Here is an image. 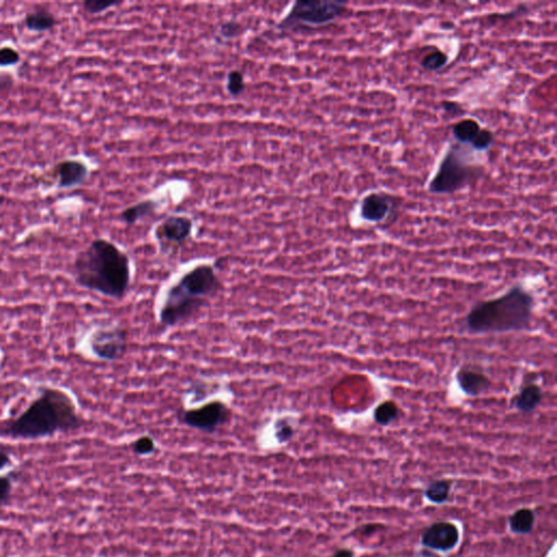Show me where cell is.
<instances>
[{"label":"cell","instance_id":"6da1fadb","mask_svg":"<svg viewBox=\"0 0 557 557\" xmlns=\"http://www.w3.org/2000/svg\"><path fill=\"white\" fill-rule=\"evenodd\" d=\"M83 425L84 421L68 393L56 387H41L39 396L20 415L0 421V436L37 440L78 430Z\"/></svg>","mask_w":557,"mask_h":557},{"label":"cell","instance_id":"7a4b0ae2","mask_svg":"<svg viewBox=\"0 0 557 557\" xmlns=\"http://www.w3.org/2000/svg\"><path fill=\"white\" fill-rule=\"evenodd\" d=\"M72 274L83 289L122 299L131 285V261L114 243L96 239L77 255Z\"/></svg>","mask_w":557,"mask_h":557},{"label":"cell","instance_id":"3957f363","mask_svg":"<svg viewBox=\"0 0 557 557\" xmlns=\"http://www.w3.org/2000/svg\"><path fill=\"white\" fill-rule=\"evenodd\" d=\"M534 307V295L516 284L505 294L475 305L465 318V325L474 334L530 330Z\"/></svg>","mask_w":557,"mask_h":557},{"label":"cell","instance_id":"277c9868","mask_svg":"<svg viewBox=\"0 0 557 557\" xmlns=\"http://www.w3.org/2000/svg\"><path fill=\"white\" fill-rule=\"evenodd\" d=\"M222 289V282L212 265H199L188 271L165 294L159 321L172 328L188 321L208 304Z\"/></svg>","mask_w":557,"mask_h":557},{"label":"cell","instance_id":"5b68a950","mask_svg":"<svg viewBox=\"0 0 557 557\" xmlns=\"http://www.w3.org/2000/svg\"><path fill=\"white\" fill-rule=\"evenodd\" d=\"M346 6V1H295L276 29L299 33L328 26L343 14Z\"/></svg>","mask_w":557,"mask_h":557},{"label":"cell","instance_id":"8992f818","mask_svg":"<svg viewBox=\"0 0 557 557\" xmlns=\"http://www.w3.org/2000/svg\"><path fill=\"white\" fill-rule=\"evenodd\" d=\"M475 172L457 146H452L438 165L436 176L429 184L431 193L453 194L469 185Z\"/></svg>","mask_w":557,"mask_h":557},{"label":"cell","instance_id":"52a82bcc","mask_svg":"<svg viewBox=\"0 0 557 557\" xmlns=\"http://www.w3.org/2000/svg\"><path fill=\"white\" fill-rule=\"evenodd\" d=\"M229 407L221 401H212L201 407L188 409L182 414V421L192 429L212 434L230 419Z\"/></svg>","mask_w":557,"mask_h":557},{"label":"cell","instance_id":"ba28073f","mask_svg":"<svg viewBox=\"0 0 557 557\" xmlns=\"http://www.w3.org/2000/svg\"><path fill=\"white\" fill-rule=\"evenodd\" d=\"M92 353L105 361L121 359L128 348V332L120 327L96 330L90 340Z\"/></svg>","mask_w":557,"mask_h":557},{"label":"cell","instance_id":"9c48e42d","mask_svg":"<svg viewBox=\"0 0 557 557\" xmlns=\"http://www.w3.org/2000/svg\"><path fill=\"white\" fill-rule=\"evenodd\" d=\"M193 220L185 216H170L155 230V236L163 245H182L191 238Z\"/></svg>","mask_w":557,"mask_h":557},{"label":"cell","instance_id":"30bf717a","mask_svg":"<svg viewBox=\"0 0 557 557\" xmlns=\"http://www.w3.org/2000/svg\"><path fill=\"white\" fill-rule=\"evenodd\" d=\"M88 168L80 160H63L54 167V176L57 178L59 189H73L82 185L88 178Z\"/></svg>","mask_w":557,"mask_h":557},{"label":"cell","instance_id":"8fae6325","mask_svg":"<svg viewBox=\"0 0 557 557\" xmlns=\"http://www.w3.org/2000/svg\"><path fill=\"white\" fill-rule=\"evenodd\" d=\"M458 530L449 523L432 525L423 536V545L438 551H449L458 542Z\"/></svg>","mask_w":557,"mask_h":557},{"label":"cell","instance_id":"7c38bea8","mask_svg":"<svg viewBox=\"0 0 557 557\" xmlns=\"http://www.w3.org/2000/svg\"><path fill=\"white\" fill-rule=\"evenodd\" d=\"M394 207L392 197L385 193H372L364 197L361 205V216L368 222L379 223L389 217Z\"/></svg>","mask_w":557,"mask_h":557},{"label":"cell","instance_id":"4fadbf2b","mask_svg":"<svg viewBox=\"0 0 557 557\" xmlns=\"http://www.w3.org/2000/svg\"><path fill=\"white\" fill-rule=\"evenodd\" d=\"M456 381L459 389L472 398L483 394L491 387L490 378L487 377L483 372H475L468 368L459 369L456 374Z\"/></svg>","mask_w":557,"mask_h":557},{"label":"cell","instance_id":"5bb4252c","mask_svg":"<svg viewBox=\"0 0 557 557\" xmlns=\"http://www.w3.org/2000/svg\"><path fill=\"white\" fill-rule=\"evenodd\" d=\"M543 398V392L540 385L536 383H529L521 387L518 394H517L514 405L520 413H532L541 403Z\"/></svg>","mask_w":557,"mask_h":557},{"label":"cell","instance_id":"9a60e30c","mask_svg":"<svg viewBox=\"0 0 557 557\" xmlns=\"http://www.w3.org/2000/svg\"><path fill=\"white\" fill-rule=\"evenodd\" d=\"M57 20L50 11L45 8L37 9L26 17V28L35 33L50 31L56 26Z\"/></svg>","mask_w":557,"mask_h":557},{"label":"cell","instance_id":"2e32d148","mask_svg":"<svg viewBox=\"0 0 557 557\" xmlns=\"http://www.w3.org/2000/svg\"><path fill=\"white\" fill-rule=\"evenodd\" d=\"M156 209H157V203L152 199H148V201H139L137 204L124 209L120 214V218L128 225H133L143 218L148 217L150 214H154Z\"/></svg>","mask_w":557,"mask_h":557},{"label":"cell","instance_id":"e0dca14e","mask_svg":"<svg viewBox=\"0 0 557 557\" xmlns=\"http://www.w3.org/2000/svg\"><path fill=\"white\" fill-rule=\"evenodd\" d=\"M480 124L474 119H463L453 127V135L459 143L472 144L479 134Z\"/></svg>","mask_w":557,"mask_h":557},{"label":"cell","instance_id":"ac0fdd59","mask_svg":"<svg viewBox=\"0 0 557 557\" xmlns=\"http://www.w3.org/2000/svg\"><path fill=\"white\" fill-rule=\"evenodd\" d=\"M398 415H400V409H398L396 403L392 402V401H385L379 404L374 409V419L380 426L387 427L394 423L398 419Z\"/></svg>","mask_w":557,"mask_h":557},{"label":"cell","instance_id":"d6986e66","mask_svg":"<svg viewBox=\"0 0 557 557\" xmlns=\"http://www.w3.org/2000/svg\"><path fill=\"white\" fill-rule=\"evenodd\" d=\"M534 515L528 508L519 509L509 519L512 530L516 534H528L534 527Z\"/></svg>","mask_w":557,"mask_h":557},{"label":"cell","instance_id":"ffe728a7","mask_svg":"<svg viewBox=\"0 0 557 557\" xmlns=\"http://www.w3.org/2000/svg\"><path fill=\"white\" fill-rule=\"evenodd\" d=\"M449 493V485L447 481L440 480L431 483L426 491V496L434 503H443L447 500Z\"/></svg>","mask_w":557,"mask_h":557},{"label":"cell","instance_id":"44dd1931","mask_svg":"<svg viewBox=\"0 0 557 557\" xmlns=\"http://www.w3.org/2000/svg\"><path fill=\"white\" fill-rule=\"evenodd\" d=\"M449 62V56L441 50H436L430 54H426L421 60L423 69L430 71H438L445 67Z\"/></svg>","mask_w":557,"mask_h":557},{"label":"cell","instance_id":"7402d4cb","mask_svg":"<svg viewBox=\"0 0 557 557\" xmlns=\"http://www.w3.org/2000/svg\"><path fill=\"white\" fill-rule=\"evenodd\" d=\"M245 80H244V75L239 70H233L230 71L227 75V83H225V88H227V93L232 96H239L245 90Z\"/></svg>","mask_w":557,"mask_h":557},{"label":"cell","instance_id":"603a6c76","mask_svg":"<svg viewBox=\"0 0 557 557\" xmlns=\"http://www.w3.org/2000/svg\"><path fill=\"white\" fill-rule=\"evenodd\" d=\"M119 1H105V0H85L83 3V9L90 14H101L105 11L109 10L112 7L120 5Z\"/></svg>","mask_w":557,"mask_h":557},{"label":"cell","instance_id":"cb8c5ba5","mask_svg":"<svg viewBox=\"0 0 557 557\" xmlns=\"http://www.w3.org/2000/svg\"><path fill=\"white\" fill-rule=\"evenodd\" d=\"M276 438L278 443H287L294 436L295 430L285 418H280L274 425Z\"/></svg>","mask_w":557,"mask_h":557},{"label":"cell","instance_id":"d4e9b609","mask_svg":"<svg viewBox=\"0 0 557 557\" xmlns=\"http://www.w3.org/2000/svg\"><path fill=\"white\" fill-rule=\"evenodd\" d=\"M132 449L137 455H150L156 449L155 440L150 436H143L132 444Z\"/></svg>","mask_w":557,"mask_h":557},{"label":"cell","instance_id":"484cf974","mask_svg":"<svg viewBox=\"0 0 557 557\" xmlns=\"http://www.w3.org/2000/svg\"><path fill=\"white\" fill-rule=\"evenodd\" d=\"M493 143H494V134H493L492 132L490 130L481 129L479 134L472 143V146L475 150L483 152V150H489L492 146Z\"/></svg>","mask_w":557,"mask_h":557},{"label":"cell","instance_id":"4316f807","mask_svg":"<svg viewBox=\"0 0 557 557\" xmlns=\"http://www.w3.org/2000/svg\"><path fill=\"white\" fill-rule=\"evenodd\" d=\"M20 52L12 47L5 46L0 48V67L17 65L20 62Z\"/></svg>","mask_w":557,"mask_h":557},{"label":"cell","instance_id":"83f0119b","mask_svg":"<svg viewBox=\"0 0 557 557\" xmlns=\"http://www.w3.org/2000/svg\"><path fill=\"white\" fill-rule=\"evenodd\" d=\"M242 26L235 21H227L219 28V37L225 39H234L240 35Z\"/></svg>","mask_w":557,"mask_h":557},{"label":"cell","instance_id":"f1b7e54d","mask_svg":"<svg viewBox=\"0 0 557 557\" xmlns=\"http://www.w3.org/2000/svg\"><path fill=\"white\" fill-rule=\"evenodd\" d=\"M11 479L9 477H0V506L8 500L11 492Z\"/></svg>","mask_w":557,"mask_h":557},{"label":"cell","instance_id":"f546056e","mask_svg":"<svg viewBox=\"0 0 557 557\" xmlns=\"http://www.w3.org/2000/svg\"><path fill=\"white\" fill-rule=\"evenodd\" d=\"M14 84L12 75L8 73H0V93L10 90Z\"/></svg>","mask_w":557,"mask_h":557},{"label":"cell","instance_id":"4dcf8cb0","mask_svg":"<svg viewBox=\"0 0 557 557\" xmlns=\"http://www.w3.org/2000/svg\"><path fill=\"white\" fill-rule=\"evenodd\" d=\"M444 110L449 114H458L463 110L462 107L459 106L458 103H453V101H444L443 103Z\"/></svg>","mask_w":557,"mask_h":557},{"label":"cell","instance_id":"1f68e13d","mask_svg":"<svg viewBox=\"0 0 557 557\" xmlns=\"http://www.w3.org/2000/svg\"><path fill=\"white\" fill-rule=\"evenodd\" d=\"M11 464V458L6 452L0 451V470Z\"/></svg>","mask_w":557,"mask_h":557},{"label":"cell","instance_id":"d6a6232c","mask_svg":"<svg viewBox=\"0 0 557 557\" xmlns=\"http://www.w3.org/2000/svg\"><path fill=\"white\" fill-rule=\"evenodd\" d=\"M334 557H353V552L350 551V549H342V551H338Z\"/></svg>","mask_w":557,"mask_h":557}]
</instances>
